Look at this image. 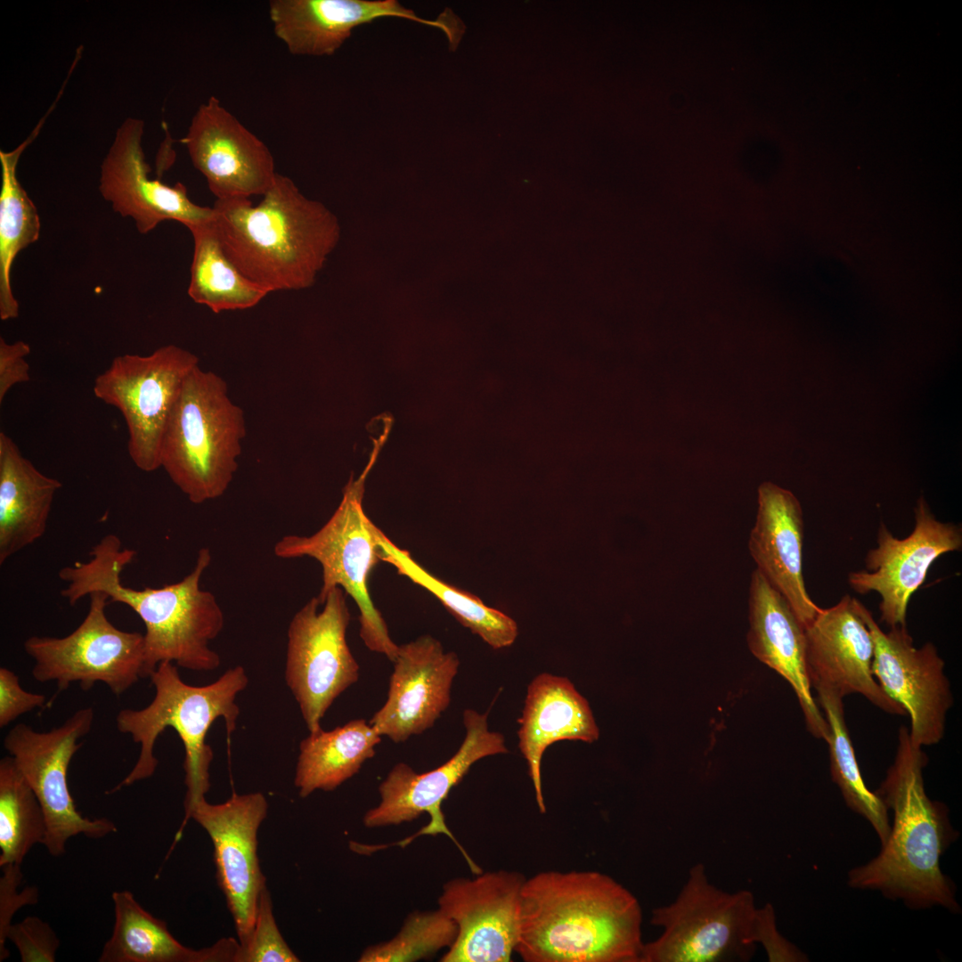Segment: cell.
<instances>
[{"label": "cell", "instance_id": "1", "mask_svg": "<svg viewBox=\"0 0 962 962\" xmlns=\"http://www.w3.org/2000/svg\"><path fill=\"white\" fill-rule=\"evenodd\" d=\"M637 898L598 871L539 872L526 878L516 953L526 962H640Z\"/></svg>", "mask_w": 962, "mask_h": 962}, {"label": "cell", "instance_id": "2", "mask_svg": "<svg viewBox=\"0 0 962 962\" xmlns=\"http://www.w3.org/2000/svg\"><path fill=\"white\" fill-rule=\"evenodd\" d=\"M925 753L910 741L901 726L893 762L876 794L893 813V822L878 854L848 873L854 889L880 892L908 908L934 906L958 913L960 907L952 881L942 873L940 860L958 838L949 809L926 794L923 771Z\"/></svg>", "mask_w": 962, "mask_h": 962}, {"label": "cell", "instance_id": "3", "mask_svg": "<svg viewBox=\"0 0 962 962\" xmlns=\"http://www.w3.org/2000/svg\"><path fill=\"white\" fill-rule=\"evenodd\" d=\"M135 556L121 541L107 537L98 542L86 561L71 565L65 579L69 598L78 602L96 591L109 601L129 607L145 626L143 678H150L162 662L194 672L216 669L221 659L209 648L224 628V616L215 595L200 588L201 576L211 562L201 548L190 574L160 588L137 590L122 583L121 574Z\"/></svg>", "mask_w": 962, "mask_h": 962}, {"label": "cell", "instance_id": "4", "mask_svg": "<svg viewBox=\"0 0 962 962\" xmlns=\"http://www.w3.org/2000/svg\"><path fill=\"white\" fill-rule=\"evenodd\" d=\"M213 209L210 224L224 255L268 293L311 286L338 240L332 213L279 173L258 204L216 200Z\"/></svg>", "mask_w": 962, "mask_h": 962}, {"label": "cell", "instance_id": "5", "mask_svg": "<svg viewBox=\"0 0 962 962\" xmlns=\"http://www.w3.org/2000/svg\"><path fill=\"white\" fill-rule=\"evenodd\" d=\"M150 679L155 688L152 701L142 709L126 708L117 714L118 730L129 735L140 745V753L131 771L110 793L154 774L158 766L154 755L156 740L167 728H172L181 738L185 751V819L210 787L209 766L213 751L206 742L208 731L216 719L222 718L227 737H231L240 714L235 700L247 688L249 678L245 669L237 665L210 684L193 686L181 679L176 664L162 662Z\"/></svg>", "mask_w": 962, "mask_h": 962}, {"label": "cell", "instance_id": "6", "mask_svg": "<svg viewBox=\"0 0 962 962\" xmlns=\"http://www.w3.org/2000/svg\"><path fill=\"white\" fill-rule=\"evenodd\" d=\"M245 435L243 411L230 399L226 382L198 365L168 418L160 468L191 502L219 498L237 471Z\"/></svg>", "mask_w": 962, "mask_h": 962}, {"label": "cell", "instance_id": "7", "mask_svg": "<svg viewBox=\"0 0 962 962\" xmlns=\"http://www.w3.org/2000/svg\"><path fill=\"white\" fill-rule=\"evenodd\" d=\"M757 909L751 892L718 889L697 864L676 900L653 909L650 922L663 933L644 943L640 962L747 961Z\"/></svg>", "mask_w": 962, "mask_h": 962}, {"label": "cell", "instance_id": "8", "mask_svg": "<svg viewBox=\"0 0 962 962\" xmlns=\"http://www.w3.org/2000/svg\"><path fill=\"white\" fill-rule=\"evenodd\" d=\"M368 469L357 479H350L338 507L320 530L310 536L285 535L275 543L273 552L281 558L309 557L317 560L322 569V585L317 596L321 604L332 589L341 588L359 608L360 637L365 646L393 662L398 645L392 640L368 589L371 572L380 560L378 527L363 508Z\"/></svg>", "mask_w": 962, "mask_h": 962}, {"label": "cell", "instance_id": "9", "mask_svg": "<svg viewBox=\"0 0 962 962\" xmlns=\"http://www.w3.org/2000/svg\"><path fill=\"white\" fill-rule=\"evenodd\" d=\"M199 358L175 345L148 355L116 356L94 380V395L122 414L128 430L127 450L142 471L160 468L164 431L182 386Z\"/></svg>", "mask_w": 962, "mask_h": 962}, {"label": "cell", "instance_id": "10", "mask_svg": "<svg viewBox=\"0 0 962 962\" xmlns=\"http://www.w3.org/2000/svg\"><path fill=\"white\" fill-rule=\"evenodd\" d=\"M350 613L346 592L332 589L321 604L307 601L287 632L285 681L310 733L333 702L359 679V664L346 641Z\"/></svg>", "mask_w": 962, "mask_h": 962}, {"label": "cell", "instance_id": "11", "mask_svg": "<svg viewBox=\"0 0 962 962\" xmlns=\"http://www.w3.org/2000/svg\"><path fill=\"white\" fill-rule=\"evenodd\" d=\"M89 597L88 612L72 632L60 638L31 636L24 641V650L35 662L34 679L55 681L58 691L73 682L85 690L102 682L120 696L143 678L144 637L111 624L105 612V593Z\"/></svg>", "mask_w": 962, "mask_h": 962}, {"label": "cell", "instance_id": "12", "mask_svg": "<svg viewBox=\"0 0 962 962\" xmlns=\"http://www.w3.org/2000/svg\"><path fill=\"white\" fill-rule=\"evenodd\" d=\"M94 716L91 707L81 708L46 732L19 723L4 739V748L42 805L47 826L44 845L53 856L64 853L68 840L77 835L97 839L117 832L106 818L82 816L69 788V763L81 746L79 740L90 732Z\"/></svg>", "mask_w": 962, "mask_h": 962}, {"label": "cell", "instance_id": "13", "mask_svg": "<svg viewBox=\"0 0 962 962\" xmlns=\"http://www.w3.org/2000/svg\"><path fill=\"white\" fill-rule=\"evenodd\" d=\"M857 612L874 642L873 674L884 691L909 716L910 741L919 747L938 744L945 734L953 696L945 663L930 641L917 648L907 625L884 632L857 599Z\"/></svg>", "mask_w": 962, "mask_h": 962}, {"label": "cell", "instance_id": "14", "mask_svg": "<svg viewBox=\"0 0 962 962\" xmlns=\"http://www.w3.org/2000/svg\"><path fill=\"white\" fill-rule=\"evenodd\" d=\"M487 716V713H480L472 709L464 711L465 738L458 751L439 767L418 773L407 763L395 764L379 787V804L364 814V826L379 827L400 825L428 813L430 823L414 837L423 834H445L461 852L471 871L474 874L481 873V868L446 827L441 805L452 788L459 784L475 762L508 752L503 735L488 730Z\"/></svg>", "mask_w": 962, "mask_h": 962}, {"label": "cell", "instance_id": "15", "mask_svg": "<svg viewBox=\"0 0 962 962\" xmlns=\"http://www.w3.org/2000/svg\"><path fill=\"white\" fill-rule=\"evenodd\" d=\"M915 526L899 539L881 522L877 546L865 558L866 569L848 575L850 587L859 594L877 592L880 620L889 627L907 625L912 594L924 583L932 564L942 555L962 548V528L938 520L923 496L914 508Z\"/></svg>", "mask_w": 962, "mask_h": 962}, {"label": "cell", "instance_id": "16", "mask_svg": "<svg viewBox=\"0 0 962 962\" xmlns=\"http://www.w3.org/2000/svg\"><path fill=\"white\" fill-rule=\"evenodd\" d=\"M525 881L521 873L508 870L447 881L438 909L454 922L457 935L441 961H511L518 942Z\"/></svg>", "mask_w": 962, "mask_h": 962}, {"label": "cell", "instance_id": "17", "mask_svg": "<svg viewBox=\"0 0 962 962\" xmlns=\"http://www.w3.org/2000/svg\"><path fill=\"white\" fill-rule=\"evenodd\" d=\"M267 811V800L260 792L234 793L218 804L204 797L193 805L183 824L194 819L212 841L217 883L240 946L251 937L259 895L266 885L257 857V832Z\"/></svg>", "mask_w": 962, "mask_h": 962}, {"label": "cell", "instance_id": "18", "mask_svg": "<svg viewBox=\"0 0 962 962\" xmlns=\"http://www.w3.org/2000/svg\"><path fill=\"white\" fill-rule=\"evenodd\" d=\"M143 134L144 123L138 118H126L118 126L101 164L102 197L114 212L132 218L141 234L151 232L167 220L177 221L188 229L211 222L213 207L192 201L183 183L169 186L150 177Z\"/></svg>", "mask_w": 962, "mask_h": 962}, {"label": "cell", "instance_id": "19", "mask_svg": "<svg viewBox=\"0 0 962 962\" xmlns=\"http://www.w3.org/2000/svg\"><path fill=\"white\" fill-rule=\"evenodd\" d=\"M183 142L216 200L262 196L277 175L266 144L215 96L199 106Z\"/></svg>", "mask_w": 962, "mask_h": 962}, {"label": "cell", "instance_id": "20", "mask_svg": "<svg viewBox=\"0 0 962 962\" xmlns=\"http://www.w3.org/2000/svg\"><path fill=\"white\" fill-rule=\"evenodd\" d=\"M268 14L274 35L294 55L335 53L352 31L384 17H396L436 28L457 49L466 26L452 10L436 20L419 17L396 0H272Z\"/></svg>", "mask_w": 962, "mask_h": 962}, {"label": "cell", "instance_id": "21", "mask_svg": "<svg viewBox=\"0 0 962 962\" xmlns=\"http://www.w3.org/2000/svg\"><path fill=\"white\" fill-rule=\"evenodd\" d=\"M856 598L844 595L822 608L805 628L806 664L811 688L842 698L860 694L879 709L906 715L903 707L882 689L872 672L874 642L859 615Z\"/></svg>", "mask_w": 962, "mask_h": 962}, {"label": "cell", "instance_id": "22", "mask_svg": "<svg viewBox=\"0 0 962 962\" xmlns=\"http://www.w3.org/2000/svg\"><path fill=\"white\" fill-rule=\"evenodd\" d=\"M393 663L387 698L369 722L381 737L402 743L432 728L448 708L460 661L422 635L398 646Z\"/></svg>", "mask_w": 962, "mask_h": 962}, {"label": "cell", "instance_id": "23", "mask_svg": "<svg viewBox=\"0 0 962 962\" xmlns=\"http://www.w3.org/2000/svg\"><path fill=\"white\" fill-rule=\"evenodd\" d=\"M748 621L750 651L789 683L808 731L827 742L829 727L812 696L807 673L805 629L787 600L757 569L749 585Z\"/></svg>", "mask_w": 962, "mask_h": 962}, {"label": "cell", "instance_id": "24", "mask_svg": "<svg viewBox=\"0 0 962 962\" xmlns=\"http://www.w3.org/2000/svg\"><path fill=\"white\" fill-rule=\"evenodd\" d=\"M803 518L797 498L771 482L758 487L756 518L748 549L757 570L789 603L804 629L821 607L811 599L803 575Z\"/></svg>", "mask_w": 962, "mask_h": 962}, {"label": "cell", "instance_id": "25", "mask_svg": "<svg viewBox=\"0 0 962 962\" xmlns=\"http://www.w3.org/2000/svg\"><path fill=\"white\" fill-rule=\"evenodd\" d=\"M518 723V747L526 761L537 806L544 813L541 768L545 750L560 740L593 743L599 730L588 701L574 684L566 677L547 673L528 685Z\"/></svg>", "mask_w": 962, "mask_h": 962}, {"label": "cell", "instance_id": "26", "mask_svg": "<svg viewBox=\"0 0 962 962\" xmlns=\"http://www.w3.org/2000/svg\"><path fill=\"white\" fill-rule=\"evenodd\" d=\"M61 487L0 432V565L45 534Z\"/></svg>", "mask_w": 962, "mask_h": 962}, {"label": "cell", "instance_id": "27", "mask_svg": "<svg viewBox=\"0 0 962 962\" xmlns=\"http://www.w3.org/2000/svg\"><path fill=\"white\" fill-rule=\"evenodd\" d=\"M115 923L100 962H235L240 942L220 940L212 947L193 950L179 942L167 923L155 917L129 891L111 894Z\"/></svg>", "mask_w": 962, "mask_h": 962}, {"label": "cell", "instance_id": "28", "mask_svg": "<svg viewBox=\"0 0 962 962\" xmlns=\"http://www.w3.org/2000/svg\"><path fill=\"white\" fill-rule=\"evenodd\" d=\"M380 741L381 736L363 719L310 733L300 742L296 764L294 784L299 795L336 789L374 756Z\"/></svg>", "mask_w": 962, "mask_h": 962}, {"label": "cell", "instance_id": "29", "mask_svg": "<svg viewBox=\"0 0 962 962\" xmlns=\"http://www.w3.org/2000/svg\"><path fill=\"white\" fill-rule=\"evenodd\" d=\"M45 114L30 135L13 150L0 151V319L8 321L19 316V303L11 283L12 264L18 254L40 236L37 209L17 176L20 158L39 134Z\"/></svg>", "mask_w": 962, "mask_h": 962}, {"label": "cell", "instance_id": "30", "mask_svg": "<svg viewBox=\"0 0 962 962\" xmlns=\"http://www.w3.org/2000/svg\"><path fill=\"white\" fill-rule=\"evenodd\" d=\"M379 558L392 565L397 573L425 588L442 603L463 626L478 635L493 649L514 643L518 636L516 622L503 612L487 607L477 596L447 583L419 565L407 550L397 547L379 529L376 532Z\"/></svg>", "mask_w": 962, "mask_h": 962}, {"label": "cell", "instance_id": "31", "mask_svg": "<svg viewBox=\"0 0 962 962\" xmlns=\"http://www.w3.org/2000/svg\"><path fill=\"white\" fill-rule=\"evenodd\" d=\"M210 223L189 228L193 238L189 297L216 314L257 306L268 292L231 263Z\"/></svg>", "mask_w": 962, "mask_h": 962}, {"label": "cell", "instance_id": "32", "mask_svg": "<svg viewBox=\"0 0 962 962\" xmlns=\"http://www.w3.org/2000/svg\"><path fill=\"white\" fill-rule=\"evenodd\" d=\"M817 694L829 727L826 743L831 779L848 808L867 819L883 845L891 827L888 809L863 780L845 722L844 698L827 690H817Z\"/></svg>", "mask_w": 962, "mask_h": 962}, {"label": "cell", "instance_id": "33", "mask_svg": "<svg viewBox=\"0 0 962 962\" xmlns=\"http://www.w3.org/2000/svg\"><path fill=\"white\" fill-rule=\"evenodd\" d=\"M47 826L33 789L9 755L0 761V867L21 864L31 848L44 844Z\"/></svg>", "mask_w": 962, "mask_h": 962}, {"label": "cell", "instance_id": "34", "mask_svg": "<svg viewBox=\"0 0 962 962\" xmlns=\"http://www.w3.org/2000/svg\"><path fill=\"white\" fill-rule=\"evenodd\" d=\"M457 926L441 909L410 914L387 942L367 947L361 962L416 961L433 956L455 941Z\"/></svg>", "mask_w": 962, "mask_h": 962}, {"label": "cell", "instance_id": "35", "mask_svg": "<svg viewBox=\"0 0 962 962\" xmlns=\"http://www.w3.org/2000/svg\"><path fill=\"white\" fill-rule=\"evenodd\" d=\"M274 919L270 893L262 889L254 929L249 942L240 946L235 962H298Z\"/></svg>", "mask_w": 962, "mask_h": 962}, {"label": "cell", "instance_id": "36", "mask_svg": "<svg viewBox=\"0 0 962 962\" xmlns=\"http://www.w3.org/2000/svg\"><path fill=\"white\" fill-rule=\"evenodd\" d=\"M8 940L18 950L22 962H54L61 945L51 925L35 916L12 924L7 933Z\"/></svg>", "mask_w": 962, "mask_h": 962}, {"label": "cell", "instance_id": "37", "mask_svg": "<svg viewBox=\"0 0 962 962\" xmlns=\"http://www.w3.org/2000/svg\"><path fill=\"white\" fill-rule=\"evenodd\" d=\"M0 878V961L9 958L6 948L7 933L12 925V919L16 911L27 905L36 904L38 901V889L27 886L18 892L22 881L20 864L10 863L1 867Z\"/></svg>", "mask_w": 962, "mask_h": 962}, {"label": "cell", "instance_id": "38", "mask_svg": "<svg viewBox=\"0 0 962 962\" xmlns=\"http://www.w3.org/2000/svg\"><path fill=\"white\" fill-rule=\"evenodd\" d=\"M42 694L22 689L19 677L6 667L0 668V727H5L22 714L42 707Z\"/></svg>", "mask_w": 962, "mask_h": 962}, {"label": "cell", "instance_id": "39", "mask_svg": "<svg viewBox=\"0 0 962 962\" xmlns=\"http://www.w3.org/2000/svg\"><path fill=\"white\" fill-rule=\"evenodd\" d=\"M754 941L763 946L769 961H806V956L779 932L770 904L757 909Z\"/></svg>", "mask_w": 962, "mask_h": 962}, {"label": "cell", "instance_id": "40", "mask_svg": "<svg viewBox=\"0 0 962 962\" xmlns=\"http://www.w3.org/2000/svg\"><path fill=\"white\" fill-rule=\"evenodd\" d=\"M29 353V345L22 340L8 343L0 338V403L13 386L29 380V365L25 359Z\"/></svg>", "mask_w": 962, "mask_h": 962}]
</instances>
